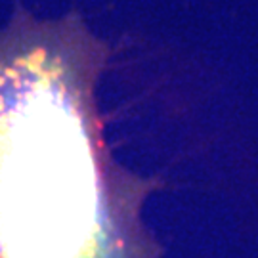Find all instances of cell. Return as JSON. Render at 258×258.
<instances>
[{
	"label": "cell",
	"mask_w": 258,
	"mask_h": 258,
	"mask_svg": "<svg viewBox=\"0 0 258 258\" xmlns=\"http://www.w3.org/2000/svg\"><path fill=\"white\" fill-rule=\"evenodd\" d=\"M86 33L0 46V258H148L134 185L109 163Z\"/></svg>",
	"instance_id": "cell-1"
}]
</instances>
